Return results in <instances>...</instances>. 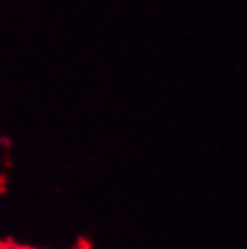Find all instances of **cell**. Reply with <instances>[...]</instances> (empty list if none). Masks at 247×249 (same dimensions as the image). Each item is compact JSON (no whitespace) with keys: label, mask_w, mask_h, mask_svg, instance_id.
Listing matches in <instances>:
<instances>
[{"label":"cell","mask_w":247,"mask_h":249,"mask_svg":"<svg viewBox=\"0 0 247 249\" xmlns=\"http://www.w3.org/2000/svg\"><path fill=\"white\" fill-rule=\"evenodd\" d=\"M4 249H40V248H27V246H18V244H7Z\"/></svg>","instance_id":"cell-1"},{"label":"cell","mask_w":247,"mask_h":249,"mask_svg":"<svg viewBox=\"0 0 247 249\" xmlns=\"http://www.w3.org/2000/svg\"><path fill=\"white\" fill-rule=\"evenodd\" d=\"M0 249H4V246H2V244H0Z\"/></svg>","instance_id":"cell-3"},{"label":"cell","mask_w":247,"mask_h":249,"mask_svg":"<svg viewBox=\"0 0 247 249\" xmlns=\"http://www.w3.org/2000/svg\"><path fill=\"white\" fill-rule=\"evenodd\" d=\"M80 249H88V246H87V244H83V246H81Z\"/></svg>","instance_id":"cell-2"}]
</instances>
